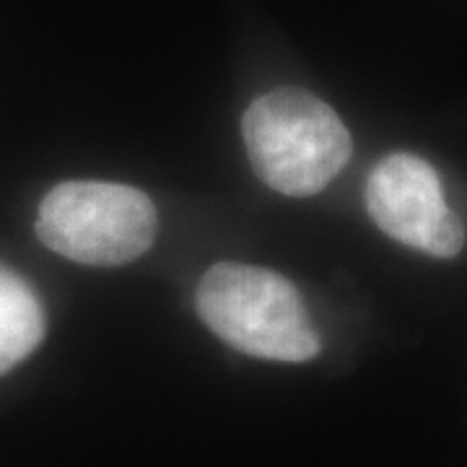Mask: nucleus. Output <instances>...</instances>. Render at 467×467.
Masks as SVG:
<instances>
[{"label":"nucleus","instance_id":"obj_3","mask_svg":"<svg viewBox=\"0 0 467 467\" xmlns=\"http://www.w3.org/2000/svg\"><path fill=\"white\" fill-rule=\"evenodd\" d=\"M36 236L67 260L122 265L153 244L156 208L128 184L63 182L39 205Z\"/></svg>","mask_w":467,"mask_h":467},{"label":"nucleus","instance_id":"obj_2","mask_svg":"<svg viewBox=\"0 0 467 467\" xmlns=\"http://www.w3.org/2000/svg\"><path fill=\"white\" fill-rule=\"evenodd\" d=\"M195 304L202 322L242 353L288 364L319 353L299 291L273 270L218 263L202 275Z\"/></svg>","mask_w":467,"mask_h":467},{"label":"nucleus","instance_id":"obj_4","mask_svg":"<svg viewBox=\"0 0 467 467\" xmlns=\"http://www.w3.org/2000/svg\"><path fill=\"white\" fill-rule=\"evenodd\" d=\"M367 208L384 234L408 247L434 257H454L465 247V226L444 201L439 174L413 153H392L374 167Z\"/></svg>","mask_w":467,"mask_h":467},{"label":"nucleus","instance_id":"obj_1","mask_svg":"<svg viewBox=\"0 0 467 467\" xmlns=\"http://www.w3.org/2000/svg\"><path fill=\"white\" fill-rule=\"evenodd\" d=\"M242 133L257 177L291 198L327 187L353 149L333 107L304 88H278L252 101Z\"/></svg>","mask_w":467,"mask_h":467},{"label":"nucleus","instance_id":"obj_5","mask_svg":"<svg viewBox=\"0 0 467 467\" xmlns=\"http://www.w3.org/2000/svg\"><path fill=\"white\" fill-rule=\"evenodd\" d=\"M45 337V312L26 281L0 267V374L11 371Z\"/></svg>","mask_w":467,"mask_h":467}]
</instances>
